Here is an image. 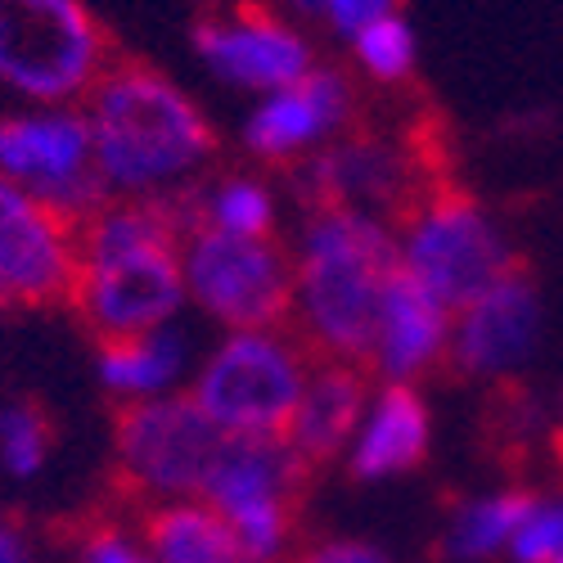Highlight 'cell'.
Returning a JSON list of instances; mask_svg holds the SVG:
<instances>
[{
    "instance_id": "cell-1",
    "label": "cell",
    "mask_w": 563,
    "mask_h": 563,
    "mask_svg": "<svg viewBox=\"0 0 563 563\" xmlns=\"http://www.w3.org/2000/svg\"><path fill=\"white\" fill-rule=\"evenodd\" d=\"M180 199H104L77 221L73 307L104 339L163 330L185 298Z\"/></svg>"
},
{
    "instance_id": "cell-2",
    "label": "cell",
    "mask_w": 563,
    "mask_h": 563,
    "mask_svg": "<svg viewBox=\"0 0 563 563\" xmlns=\"http://www.w3.org/2000/svg\"><path fill=\"white\" fill-rule=\"evenodd\" d=\"M81 113L109 199H176L172 190L190 185L217 150L203 109L145 64H109Z\"/></svg>"
},
{
    "instance_id": "cell-3",
    "label": "cell",
    "mask_w": 563,
    "mask_h": 563,
    "mask_svg": "<svg viewBox=\"0 0 563 563\" xmlns=\"http://www.w3.org/2000/svg\"><path fill=\"white\" fill-rule=\"evenodd\" d=\"M294 262V307L289 320L311 352L324 361L365 365L384 294L401 271L397 225L369 208L320 203L302 234Z\"/></svg>"
},
{
    "instance_id": "cell-4",
    "label": "cell",
    "mask_w": 563,
    "mask_h": 563,
    "mask_svg": "<svg viewBox=\"0 0 563 563\" xmlns=\"http://www.w3.org/2000/svg\"><path fill=\"white\" fill-rule=\"evenodd\" d=\"M307 343L275 330H230L199 365L190 397L230 438H285L307 388Z\"/></svg>"
},
{
    "instance_id": "cell-5",
    "label": "cell",
    "mask_w": 563,
    "mask_h": 563,
    "mask_svg": "<svg viewBox=\"0 0 563 563\" xmlns=\"http://www.w3.org/2000/svg\"><path fill=\"white\" fill-rule=\"evenodd\" d=\"M109 68V36L81 0H0V86L23 104H77Z\"/></svg>"
},
{
    "instance_id": "cell-6",
    "label": "cell",
    "mask_w": 563,
    "mask_h": 563,
    "mask_svg": "<svg viewBox=\"0 0 563 563\" xmlns=\"http://www.w3.org/2000/svg\"><path fill=\"white\" fill-rule=\"evenodd\" d=\"M401 271L419 279L451 311L474 302L500 275L519 271L500 221L460 190H438L419 199L397 225Z\"/></svg>"
},
{
    "instance_id": "cell-7",
    "label": "cell",
    "mask_w": 563,
    "mask_h": 563,
    "mask_svg": "<svg viewBox=\"0 0 563 563\" xmlns=\"http://www.w3.org/2000/svg\"><path fill=\"white\" fill-rule=\"evenodd\" d=\"M185 298L225 330H275L294 307V262L271 234H221L185 221Z\"/></svg>"
},
{
    "instance_id": "cell-8",
    "label": "cell",
    "mask_w": 563,
    "mask_h": 563,
    "mask_svg": "<svg viewBox=\"0 0 563 563\" xmlns=\"http://www.w3.org/2000/svg\"><path fill=\"white\" fill-rule=\"evenodd\" d=\"M307 468L311 464L285 438L225 433L199 496L230 523V532L240 537L253 563H275L289 550L294 505Z\"/></svg>"
},
{
    "instance_id": "cell-9",
    "label": "cell",
    "mask_w": 563,
    "mask_h": 563,
    "mask_svg": "<svg viewBox=\"0 0 563 563\" xmlns=\"http://www.w3.org/2000/svg\"><path fill=\"white\" fill-rule=\"evenodd\" d=\"M0 176L23 185L64 221L90 217L104 199V180L90 150L86 113L73 104H32L0 113Z\"/></svg>"
},
{
    "instance_id": "cell-10",
    "label": "cell",
    "mask_w": 563,
    "mask_h": 563,
    "mask_svg": "<svg viewBox=\"0 0 563 563\" xmlns=\"http://www.w3.org/2000/svg\"><path fill=\"white\" fill-rule=\"evenodd\" d=\"M225 433L199 410L195 397L126 401L118 415V474L135 496L185 500L199 496Z\"/></svg>"
},
{
    "instance_id": "cell-11",
    "label": "cell",
    "mask_w": 563,
    "mask_h": 563,
    "mask_svg": "<svg viewBox=\"0 0 563 563\" xmlns=\"http://www.w3.org/2000/svg\"><path fill=\"white\" fill-rule=\"evenodd\" d=\"M77 225L0 176V307H51L73 298Z\"/></svg>"
},
{
    "instance_id": "cell-12",
    "label": "cell",
    "mask_w": 563,
    "mask_h": 563,
    "mask_svg": "<svg viewBox=\"0 0 563 563\" xmlns=\"http://www.w3.org/2000/svg\"><path fill=\"white\" fill-rule=\"evenodd\" d=\"M541 330H545L541 289L523 271H509L492 289H483L474 302L455 311L446 361L468 379H509L537 356Z\"/></svg>"
},
{
    "instance_id": "cell-13",
    "label": "cell",
    "mask_w": 563,
    "mask_h": 563,
    "mask_svg": "<svg viewBox=\"0 0 563 563\" xmlns=\"http://www.w3.org/2000/svg\"><path fill=\"white\" fill-rule=\"evenodd\" d=\"M195 51L208 64V73H217L225 86L253 90V96H271L279 86H294L316 68L307 36L257 5L203 19L195 27Z\"/></svg>"
},
{
    "instance_id": "cell-14",
    "label": "cell",
    "mask_w": 563,
    "mask_h": 563,
    "mask_svg": "<svg viewBox=\"0 0 563 563\" xmlns=\"http://www.w3.org/2000/svg\"><path fill=\"white\" fill-rule=\"evenodd\" d=\"M352 122V81L339 68H311L294 86L257 100L244 122V145L266 163H298L324 150Z\"/></svg>"
},
{
    "instance_id": "cell-15",
    "label": "cell",
    "mask_w": 563,
    "mask_h": 563,
    "mask_svg": "<svg viewBox=\"0 0 563 563\" xmlns=\"http://www.w3.org/2000/svg\"><path fill=\"white\" fill-rule=\"evenodd\" d=\"M451 320H455V311L442 298H433L406 271H397L388 294H384L365 365L379 374L384 384L424 379V374L438 369L451 352Z\"/></svg>"
},
{
    "instance_id": "cell-16",
    "label": "cell",
    "mask_w": 563,
    "mask_h": 563,
    "mask_svg": "<svg viewBox=\"0 0 563 563\" xmlns=\"http://www.w3.org/2000/svg\"><path fill=\"white\" fill-rule=\"evenodd\" d=\"M433 415L415 384H379L369 393L361 424L347 442V468L356 483H388L401 478L429 455Z\"/></svg>"
},
{
    "instance_id": "cell-17",
    "label": "cell",
    "mask_w": 563,
    "mask_h": 563,
    "mask_svg": "<svg viewBox=\"0 0 563 563\" xmlns=\"http://www.w3.org/2000/svg\"><path fill=\"white\" fill-rule=\"evenodd\" d=\"M302 176H307V190L320 203H347V208L379 212L397 203L401 185L410 180V163L388 140H330V145L307 158Z\"/></svg>"
},
{
    "instance_id": "cell-18",
    "label": "cell",
    "mask_w": 563,
    "mask_h": 563,
    "mask_svg": "<svg viewBox=\"0 0 563 563\" xmlns=\"http://www.w3.org/2000/svg\"><path fill=\"white\" fill-rule=\"evenodd\" d=\"M369 401V379L356 361H324L311 365L307 374V388L298 397V410L285 429V442L307 460L320 464L330 455H343L356 424H361V410Z\"/></svg>"
},
{
    "instance_id": "cell-19",
    "label": "cell",
    "mask_w": 563,
    "mask_h": 563,
    "mask_svg": "<svg viewBox=\"0 0 563 563\" xmlns=\"http://www.w3.org/2000/svg\"><path fill=\"white\" fill-rule=\"evenodd\" d=\"M185 365H190V343L172 324L145 330V334H126V339H104L96 356L100 384L122 401L167 397L180 384Z\"/></svg>"
},
{
    "instance_id": "cell-20",
    "label": "cell",
    "mask_w": 563,
    "mask_h": 563,
    "mask_svg": "<svg viewBox=\"0 0 563 563\" xmlns=\"http://www.w3.org/2000/svg\"><path fill=\"white\" fill-rule=\"evenodd\" d=\"M145 545L158 563H253L230 523L203 500H163L145 519Z\"/></svg>"
},
{
    "instance_id": "cell-21",
    "label": "cell",
    "mask_w": 563,
    "mask_h": 563,
    "mask_svg": "<svg viewBox=\"0 0 563 563\" xmlns=\"http://www.w3.org/2000/svg\"><path fill=\"white\" fill-rule=\"evenodd\" d=\"M532 492H483V496H468L451 509L446 532H442V550L451 563H492L509 550L514 532L523 523V509H528Z\"/></svg>"
},
{
    "instance_id": "cell-22",
    "label": "cell",
    "mask_w": 563,
    "mask_h": 563,
    "mask_svg": "<svg viewBox=\"0 0 563 563\" xmlns=\"http://www.w3.org/2000/svg\"><path fill=\"white\" fill-rule=\"evenodd\" d=\"M185 221L221 230V234H271L275 230V195L257 176H221L185 203Z\"/></svg>"
},
{
    "instance_id": "cell-23",
    "label": "cell",
    "mask_w": 563,
    "mask_h": 563,
    "mask_svg": "<svg viewBox=\"0 0 563 563\" xmlns=\"http://www.w3.org/2000/svg\"><path fill=\"white\" fill-rule=\"evenodd\" d=\"M352 55L369 81H406L415 68V27L393 10L352 36Z\"/></svg>"
},
{
    "instance_id": "cell-24",
    "label": "cell",
    "mask_w": 563,
    "mask_h": 563,
    "mask_svg": "<svg viewBox=\"0 0 563 563\" xmlns=\"http://www.w3.org/2000/svg\"><path fill=\"white\" fill-rule=\"evenodd\" d=\"M51 455V424L32 401L0 410V468L10 478H36Z\"/></svg>"
},
{
    "instance_id": "cell-25",
    "label": "cell",
    "mask_w": 563,
    "mask_h": 563,
    "mask_svg": "<svg viewBox=\"0 0 563 563\" xmlns=\"http://www.w3.org/2000/svg\"><path fill=\"white\" fill-rule=\"evenodd\" d=\"M509 563H554L563 559V492L559 496H532L523 509V523L514 532Z\"/></svg>"
},
{
    "instance_id": "cell-26",
    "label": "cell",
    "mask_w": 563,
    "mask_h": 563,
    "mask_svg": "<svg viewBox=\"0 0 563 563\" xmlns=\"http://www.w3.org/2000/svg\"><path fill=\"white\" fill-rule=\"evenodd\" d=\"M289 5L316 23H330L339 36H356L361 27H369L374 19H384L397 10V0H289Z\"/></svg>"
},
{
    "instance_id": "cell-27",
    "label": "cell",
    "mask_w": 563,
    "mask_h": 563,
    "mask_svg": "<svg viewBox=\"0 0 563 563\" xmlns=\"http://www.w3.org/2000/svg\"><path fill=\"white\" fill-rule=\"evenodd\" d=\"M77 563H158L150 554L145 541H135L131 532L104 523V528H90L77 545Z\"/></svg>"
},
{
    "instance_id": "cell-28",
    "label": "cell",
    "mask_w": 563,
    "mask_h": 563,
    "mask_svg": "<svg viewBox=\"0 0 563 563\" xmlns=\"http://www.w3.org/2000/svg\"><path fill=\"white\" fill-rule=\"evenodd\" d=\"M302 563H388V559L365 541H330V545H316Z\"/></svg>"
},
{
    "instance_id": "cell-29",
    "label": "cell",
    "mask_w": 563,
    "mask_h": 563,
    "mask_svg": "<svg viewBox=\"0 0 563 563\" xmlns=\"http://www.w3.org/2000/svg\"><path fill=\"white\" fill-rule=\"evenodd\" d=\"M0 563H32V550H27L23 532L10 528V523H0Z\"/></svg>"
},
{
    "instance_id": "cell-30",
    "label": "cell",
    "mask_w": 563,
    "mask_h": 563,
    "mask_svg": "<svg viewBox=\"0 0 563 563\" xmlns=\"http://www.w3.org/2000/svg\"><path fill=\"white\" fill-rule=\"evenodd\" d=\"M559 442H563V397H559Z\"/></svg>"
}]
</instances>
